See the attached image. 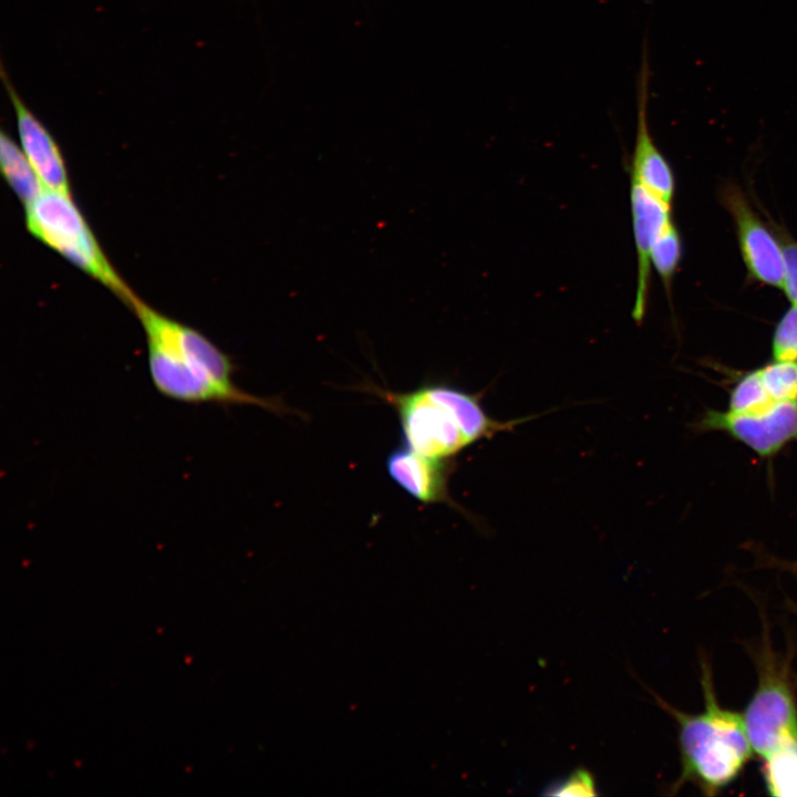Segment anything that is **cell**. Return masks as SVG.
Returning <instances> with one entry per match:
<instances>
[{
  "mask_svg": "<svg viewBox=\"0 0 797 797\" xmlns=\"http://www.w3.org/2000/svg\"><path fill=\"white\" fill-rule=\"evenodd\" d=\"M700 426L725 432L760 456H772L797 441V401L773 402L755 413L708 410Z\"/></svg>",
  "mask_w": 797,
  "mask_h": 797,
  "instance_id": "6",
  "label": "cell"
},
{
  "mask_svg": "<svg viewBox=\"0 0 797 797\" xmlns=\"http://www.w3.org/2000/svg\"><path fill=\"white\" fill-rule=\"evenodd\" d=\"M2 80L14 110L21 148L43 187L71 195L65 162L53 136L23 103L3 70Z\"/></svg>",
  "mask_w": 797,
  "mask_h": 797,
  "instance_id": "10",
  "label": "cell"
},
{
  "mask_svg": "<svg viewBox=\"0 0 797 797\" xmlns=\"http://www.w3.org/2000/svg\"><path fill=\"white\" fill-rule=\"evenodd\" d=\"M28 230L130 307L137 298L118 276L71 195L43 188L25 205Z\"/></svg>",
  "mask_w": 797,
  "mask_h": 797,
  "instance_id": "4",
  "label": "cell"
},
{
  "mask_svg": "<svg viewBox=\"0 0 797 797\" xmlns=\"http://www.w3.org/2000/svg\"><path fill=\"white\" fill-rule=\"evenodd\" d=\"M773 402L758 369L748 372L736 383L731 393L728 411L755 413L767 408Z\"/></svg>",
  "mask_w": 797,
  "mask_h": 797,
  "instance_id": "14",
  "label": "cell"
},
{
  "mask_svg": "<svg viewBox=\"0 0 797 797\" xmlns=\"http://www.w3.org/2000/svg\"><path fill=\"white\" fill-rule=\"evenodd\" d=\"M759 371L773 401H797V361H773Z\"/></svg>",
  "mask_w": 797,
  "mask_h": 797,
  "instance_id": "16",
  "label": "cell"
},
{
  "mask_svg": "<svg viewBox=\"0 0 797 797\" xmlns=\"http://www.w3.org/2000/svg\"><path fill=\"white\" fill-rule=\"evenodd\" d=\"M705 708L689 715L666 704L654 695L679 724L682 772L672 789L685 780H695L708 791L729 784L749 759L753 748L743 716L718 705L710 679H702Z\"/></svg>",
  "mask_w": 797,
  "mask_h": 797,
  "instance_id": "3",
  "label": "cell"
},
{
  "mask_svg": "<svg viewBox=\"0 0 797 797\" xmlns=\"http://www.w3.org/2000/svg\"><path fill=\"white\" fill-rule=\"evenodd\" d=\"M783 567L785 569H787L788 571H790L791 573H794L795 576H797V560L786 562Z\"/></svg>",
  "mask_w": 797,
  "mask_h": 797,
  "instance_id": "20",
  "label": "cell"
},
{
  "mask_svg": "<svg viewBox=\"0 0 797 797\" xmlns=\"http://www.w3.org/2000/svg\"><path fill=\"white\" fill-rule=\"evenodd\" d=\"M396 411L405 446L445 459L479 436L489 424L476 396L445 384H424L410 392L371 387Z\"/></svg>",
  "mask_w": 797,
  "mask_h": 797,
  "instance_id": "2",
  "label": "cell"
},
{
  "mask_svg": "<svg viewBox=\"0 0 797 797\" xmlns=\"http://www.w3.org/2000/svg\"><path fill=\"white\" fill-rule=\"evenodd\" d=\"M0 165L3 177L24 206L43 190L22 148L4 132L0 134Z\"/></svg>",
  "mask_w": 797,
  "mask_h": 797,
  "instance_id": "12",
  "label": "cell"
},
{
  "mask_svg": "<svg viewBox=\"0 0 797 797\" xmlns=\"http://www.w3.org/2000/svg\"><path fill=\"white\" fill-rule=\"evenodd\" d=\"M734 218L741 253L753 278L768 286L784 289L786 257L784 247L737 193L726 196Z\"/></svg>",
  "mask_w": 797,
  "mask_h": 797,
  "instance_id": "7",
  "label": "cell"
},
{
  "mask_svg": "<svg viewBox=\"0 0 797 797\" xmlns=\"http://www.w3.org/2000/svg\"><path fill=\"white\" fill-rule=\"evenodd\" d=\"M743 720L753 751L764 758L797 744V707L785 675L772 667L760 672Z\"/></svg>",
  "mask_w": 797,
  "mask_h": 797,
  "instance_id": "5",
  "label": "cell"
},
{
  "mask_svg": "<svg viewBox=\"0 0 797 797\" xmlns=\"http://www.w3.org/2000/svg\"><path fill=\"white\" fill-rule=\"evenodd\" d=\"M597 784L593 774L583 768H576L565 777L548 783L541 795L545 796H597Z\"/></svg>",
  "mask_w": 797,
  "mask_h": 797,
  "instance_id": "18",
  "label": "cell"
},
{
  "mask_svg": "<svg viewBox=\"0 0 797 797\" xmlns=\"http://www.w3.org/2000/svg\"><path fill=\"white\" fill-rule=\"evenodd\" d=\"M682 256L680 235L671 221L658 235L651 249V265L667 287Z\"/></svg>",
  "mask_w": 797,
  "mask_h": 797,
  "instance_id": "15",
  "label": "cell"
},
{
  "mask_svg": "<svg viewBox=\"0 0 797 797\" xmlns=\"http://www.w3.org/2000/svg\"><path fill=\"white\" fill-rule=\"evenodd\" d=\"M650 76L648 46L644 44L638 75L636 132L630 164V179L636 180L653 195L671 204L674 195V176L671 166L653 141L649 126Z\"/></svg>",
  "mask_w": 797,
  "mask_h": 797,
  "instance_id": "8",
  "label": "cell"
},
{
  "mask_svg": "<svg viewBox=\"0 0 797 797\" xmlns=\"http://www.w3.org/2000/svg\"><path fill=\"white\" fill-rule=\"evenodd\" d=\"M764 777L773 796H797V744L783 746L765 757Z\"/></svg>",
  "mask_w": 797,
  "mask_h": 797,
  "instance_id": "13",
  "label": "cell"
},
{
  "mask_svg": "<svg viewBox=\"0 0 797 797\" xmlns=\"http://www.w3.org/2000/svg\"><path fill=\"white\" fill-rule=\"evenodd\" d=\"M445 459L418 454L407 446L392 451L386 458V470L404 491L425 504L447 501L448 466Z\"/></svg>",
  "mask_w": 797,
  "mask_h": 797,
  "instance_id": "11",
  "label": "cell"
},
{
  "mask_svg": "<svg viewBox=\"0 0 797 797\" xmlns=\"http://www.w3.org/2000/svg\"><path fill=\"white\" fill-rule=\"evenodd\" d=\"M772 353L774 361H797V307L794 304L775 329Z\"/></svg>",
  "mask_w": 797,
  "mask_h": 797,
  "instance_id": "17",
  "label": "cell"
},
{
  "mask_svg": "<svg viewBox=\"0 0 797 797\" xmlns=\"http://www.w3.org/2000/svg\"><path fill=\"white\" fill-rule=\"evenodd\" d=\"M630 205L638 258L632 318L641 322L645 315L649 298L651 249L658 235L672 221L671 204L653 195L636 180L630 179Z\"/></svg>",
  "mask_w": 797,
  "mask_h": 797,
  "instance_id": "9",
  "label": "cell"
},
{
  "mask_svg": "<svg viewBox=\"0 0 797 797\" xmlns=\"http://www.w3.org/2000/svg\"><path fill=\"white\" fill-rule=\"evenodd\" d=\"M132 308L145 332L148 372L161 395L187 404L256 405L279 414L291 412L277 398L240 389L234 381L231 359L199 331L138 298Z\"/></svg>",
  "mask_w": 797,
  "mask_h": 797,
  "instance_id": "1",
  "label": "cell"
},
{
  "mask_svg": "<svg viewBox=\"0 0 797 797\" xmlns=\"http://www.w3.org/2000/svg\"><path fill=\"white\" fill-rule=\"evenodd\" d=\"M783 247L786 257V278L783 291L791 304L797 307V244L786 242Z\"/></svg>",
  "mask_w": 797,
  "mask_h": 797,
  "instance_id": "19",
  "label": "cell"
}]
</instances>
